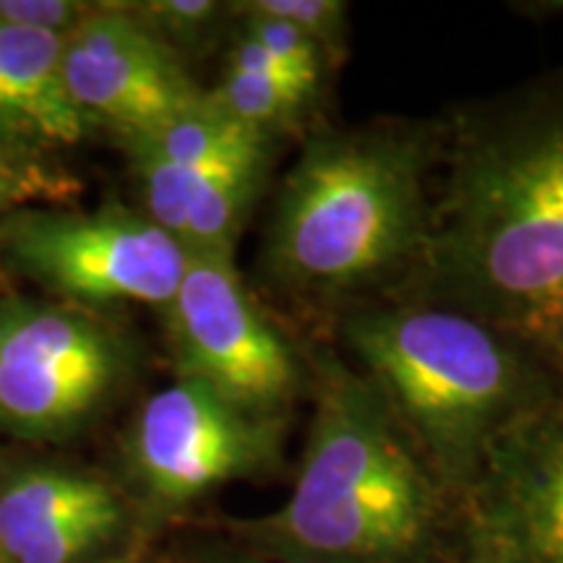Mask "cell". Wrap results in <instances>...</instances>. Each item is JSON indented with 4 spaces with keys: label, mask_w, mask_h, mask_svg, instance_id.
<instances>
[{
    "label": "cell",
    "mask_w": 563,
    "mask_h": 563,
    "mask_svg": "<svg viewBox=\"0 0 563 563\" xmlns=\"http://www.w3.org/2000/svg\"><path fill=\"white\" fill-rule=\"evenodd\" d=\"M97 563H125V561H97Z\"/></svg>",
    "instance_id": "cell-24"
},
{
    "label": "cell",
    "mask_w": 563,
    "mask_h": 563,
    "mask_svg": "<svg viewBox=\"0 0 563 563\" xmlns=\"http://www.w3.org/2000/svg\"><path fill=\"white\" fill-rule=\"evenodd\" d=\"M209 97L228 112L232 121L266 141L290 131L300 121L302 110L313 100L292 84L264 74L224 68L220 84Z\"/></svg>",
    "instance_id": "cell-15"
},
{
    "label": "cell",
    "mask_w": 563,
    "mask_h": 563,
    "mask_svg": "<svg viewBox=\"0 0 563 563\" xmlns=\"http://www.w3.org/2000/svg\"><path fill=\"white\" fill-rule=\"evenodd\" d=\"M311 391L290 498L238 522V534L277 561L420 563L439 543L449 496L361 371L323 352Z\"/></svg>",
    "instance_id": "cell-4"
},
{
    "label": "cell",
    "mask_w": 563,
    "mask_h": 563,
    "mask_svg": "<svg viewBox=\"0 0 563 563\" xmlns=\"http://www.w3.org/2000/svg\"><path fill=\"white\" fill-rule=\"evenodd\" d=\"M464 563H488V559L477 551H473V548H467V559H464Z\"/></svg>",
    "instance_id": "cell-23"
},
{
    "label": "cell",
    "mask_w": 563,
    "mask_h": 563,
    "mask_svg": "<svg viewBox=\"0 0 563 563\" xmlns=\"http://www.w3.org/2000/svg\"><path fill=\"white\" fill-rule=\"evenodd\" d=\"M0 563H3V561H0Z\"/></svg>",
    "instance_id": "cell-25"
},
{
    "label": "cell",
    "mask_w": 563,
    "mask_h": 563,
    "mask_svg": "<svg viewBox=\"0 0 563 563\" xmlns=\"http://www.w3.org/2000/svg\"><path fill=\"white\" fill-rule=\"evenodd\" d=\"M272 146L228 154L201 167H180L129 152L144 186L150 220L188 253L232 256L251 203L262 194Z\"/></svg>",
    "instance_id": "cell-12"
},
{
    "label": "cell",
    "mask_w": 563,
    "mask_h": 563,
    "mask_svg": "<svg viewBox=\"0 0 563 563\" xmlns=\"http://www.w3.org/2000/svg\"><path fill=\"white\" fill-rule=\"evenodd\" d=\"M66 37L0 24V79L32 136L76 144L87 115L76 108L63 68Z\"/></svg>",
    "instance_id": "cell-13"
},
{
    "label": "cell",
    "mask_w": 563,
    "mask_h": 563,
    "mask_svg": "<svg viewBox=\"0 0 563 563\" xmlns=\"http://www.w3.org/2000/svg\"><path fill=\"white\" fill-rule=\"evenodd\" d=\"M63 68L87 121L102 118L123 139L157 129L207 95L173 47L123 5L91 9L66 37Z\"/></svg>",
    "instance_id": "cell-10"
},
{
    "label": "cell",
    "mask_w": 563,
    "mask_h": 563,
    "mask_svg": "<svg viewBox=\"0 0 563 563\" xmlns=\"http://www.w3.org/2000/svg\"><path fill=\"white\" fill-rule=\"evenodd\" d=\"M441 162L431 241L399 298L470 313L563 363V68L462 108Z\"/></svg>",
    "instance_id": "cell-1"
},
{
    "label": "cell",
    "mask_w": 563,
    "mask_h": 563,
    "mask_svg": "<svg viewBox=\"0 0 563 563\" xmlns=\"http://www.w3.org/2000/svg\"><path fill=\"white\" fill-rule=\"evenodd\" d=\"M232 9H235V5H232ZM238 13L243 16L238 30L249 34L251 40H256L262 47H266L279 63H285L302 84H308L313 91H319L323 70H327L332 60L327 58V53H323L311 37H306L300 30H295V26L285 24V21L279 19L262 16V13H251L241 9H238Z\"/></svg>",
    "instance_id": "cell-17"
},
{
    "label": "cell",
    "mask_w": 563,
    "mask_h": 563,
    "mask_svg": "<svg viewBox=\"0 0 563 563\" xmlns=\"http://www.w3.org/2000/svg\"><path fill=\"white\" fill-rule=\"evenodd\" d=\"M123 144L129 152L152 154V157L173 162V165L201 167L228 157V154L251 150V146H272V141L256 136L238 121H232L207 91L203 100L196 102L194 108L178 112L157 129L125 136Z\"/></svg>",
    "instance_id": "cell-14"
},
{
    "label": "cell",
    "mask_w": 563,
    "mask_h": 563,
    "mask_svg": "<svg viewBox=\"0 0 563 563\" xmlns=\"http://www.w3.org/2000/svg\"><path fill=\"white\" fill-rule=\"evenodd\" d=\"M165 311L180 378L207 384L253 415L287 420L306 386L302 363L253 300L232 256L188 253Z\"/></svg>",
    "instance_id": "cell-5"
},
{
    "label": "cell",
    "mask_w": 563,
    "mask_h": 563,
    "mask_svg": "<svg viewBox=\"0 0 563 563\" xmlns=\"http://www.w3.org/2000/svg\"><path fill=\"white\" fill-rule=\"evenodd\" d=\"M123 509L97 477L32 467L0 485V561L84 563L121 530Z\"/></svg>",
    "instance_id": "cell-11"
},
{
    "label": "cell",
    "mask_w": 563,
    "mask_h": 563,
    "mask_svg": "<svg viewBox=\"0 0 563 563\" xmlns=\"http://www.w3.org/2000/svg\"><path fill=\"white\" fill-rule=\"evenodd\" d=\"M45 183L47 178H42L40 173L30 170V167H19L11 159L0 157V214L5 209H11L13 203L37 196Z\"/></svg>",
    "instance_id": "cell-20"
},
{
    "label": "cell",
    "mask_w": 563,
    "mask_h": 563,
    "mask_svg": "<svg viewBox=\"0 0 563 563\" xmlns=\"http://www.w3.org/2000/svg\"><path fill=\"white\" fill-rule=\"evenodd\" d=\"M235 9L285 21L311 37L329 60L344 53L350 5L342 0H251V3H238Z\"/></svg>",
    "instance_id": "cell-16"
},
{
    "label": "cell",
    "mask_w": 563,
    "mask_h": 563,
    "mask_svg": "<svg viewBox=\"0 0 563 563\" xmlns=\"http://www.w3.org/2000/svg\"><path fill=\"white\" fill-rule=\"evenodd\" d=\"M131 9H136L133 13L167 45L170 42L194 45L217 30L224 5L211 3V0H154V3H139Z\"/></svg>",
    "instance_id": "cell-18"
},
{
    "label": "cell",
    "mask_w": 563,
    "mask_h": 563,
    "mask_svg": "<svg viewBox=\"0 0 563 563\" xmlns=\"http://www.w3.org/2000/svg\"><path fill=\"white\" fill-rule=\"evenodd\" d=\"M446 123L378 121L302 146L285 175L262 264L282 290L357 308L399 298L431 241Z\"/></svg>",
    "instance_id": "cell-2"
},
{
    "label": "cell",
    "mask_w": 563,
    "mask_h": 563,
    "mask_svg": "<svg viewBox=\"0 0 563 563\" xmlns=\"http://www.w3.org/2000/svg\"><path fill=\"white\" fill-rule=\"evenodd\" d=\"M123 373L112 332L79 311L0 302V428L58 439L100 410Z\"/></svg>",
    "instance_id": "cell-7"
},
{
    "label": "cell",
    "mask_w": 563,
    "mask_h": 563,
    "mask_svg": "<svg viewBox=\"0 0 563 563\" xmlns=\"http://www.w3.org/2000/svg\"><path fill=\"white\" fill-rule=\"evenodd\" d=\"M211 563H298V561H277V559H264V555H228V559H217Z\"/></svg>",
    "instance_id": "cell-22"
},
{
    "label": "cell",
    "mask_w": 563,
    "mask_h": 563,
    "mask_svg": "<svg viewBox=\"0 0 563 563\" xmlns=\"http://www.w3.org/2000/svg\"><path fill=\"white\" fill-rule=\"evenodd\" d=\"M357 371L449 498L467 501L498 441L563 384V363L522 336L422 300L344 316Z\"/></svg>",
    "instance_id": "cell-3"
},
{
    "label": "cell",
    "mask_w": 563,
    "mask_h": 563,
    "mask_svg": "<svg viewBox=\"0 0 563 563\" xmlns=\"http://www.w3.org/2000/svg\"><path fill=\"white\" fill-rule=\"evenodd\" d=\"M30 129L21 121L16 104H13L9 89H5L3 79H0V141H16L24 139Z\"/></svg>",
    "instance_id": "cell-21"
},
{
    "label": "cell",
    "mask_w": 563,
    "mask_h": 563,
    "mask_svg": "<svg viewBox=\"0 0 563 563\" xmlns=\"http://www.w3.org/2000/svg\"><path fill=\"white\" fill-rule=\"evenodd\" d=\"M91 13L76 0H0V24L68 37Z\"/></svg>",
    "instance_id": "cell-19"
},
{
    "label": "cell",
    "mask_w": 563,
    "mask_h": 563,
    "mask_svg": "<svg viewBox=\"0 0 563 563\" xmlns=\"http://www.w3.org/2000/svg\"><path fill=\"white\" fill-rule=\"evenodd\" d=\"M285 418L232 405L194 378L154 394L131 433L141 488L159 506H188L224 483L279 467Z\"/></svg>",
    "instance_id": "cell-8"
},
{
    "label": "cell",
    "mask_w": 563,
    "mask_h": 563,
    "mask_svg": "<svg viewBox=\"0 0 563 563\" xmlns=\"http://www.w3.org/2000/svg\"><path fill=\"white\" fill-rule=\"evenodd\" d=\"M13 262L51 290L84 302H150L175 298L188 251L150 217L131 209H30L0 228Z\"/></svg>",
    "instance_id": "cell-6"
},
{
    "label": "cell",
    "mask_w": 563,
    "mask_h": 563,
    "mask_svg": "<svg viewBox=\"0 0 563 563\" xmlns=\"http://www.w3.org/2000/svg\"><path fill=\"white\" fill-rule=\"evenodd\" d=\"M464 509L488 563H563V384L493 446Z\"/></svg>",
    "instance_id": "cell-9"
}]
</instances>
